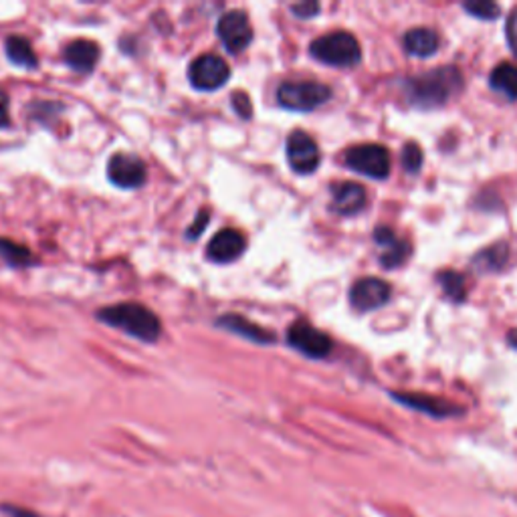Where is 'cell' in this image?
I'll list each match as a JSON object with an SVG mask.
<instances>
[{
    "label": "cell",
    "instance_id": "cell-10",
    "mask_svg": "<svg viewBox=\"0 0 517 517\" xmlns=\"http://www.w3.org/2000/svg\"><path fill=\"white\" fill-rule=\"evenodd\" d=\"M108 176L120 188H138L146 183L147 170L138 156L120 152L110 158Z\"/></svg>",
    "mask_w": 517,
    "mask_h": 517
},
{
    "label": "cell",
    "instance_id": "cell-4",
    "mask_svg": "<svg viewBox=\"0 0 517 517\" xmlns=\"http://www.w3.org/2000/svg\"><path fill=\"white\" fill-rule=\"evenodd\" d=\"M330 97L332 89L317 81H285L277 89V102L291 111H314Z\"/></svg>",
    "mask_w": 517,
    "mask_h": 517
},
{
    "label": "cell",
    "instance_id": "cell-19",
    "mask_svg": "<svg viewBox=\"0 0 517 517\" xmlns=\"http://www.w3.org/2000/svg\"><path fill=\"white\" fill-rule=\"evenodd\" d=\"M491 89H495L497 94L505 95L510 102L517 100V65L513 63H502L491 71L489 77Z\"/></svg>",
    "mask_w": 517,
    "mask_h": 517
},
{
    "label": "cell",
    "instance_id": "cell-13",
    "mask_svg": "<svg viewBox=\"0 0 517 517\" xmlns=\"http://www.w3.org/2000/svg\"><path fill=\"white\" fill-rule=\"evenodd\" d=\"M374 241L379 247L382 249L380 253V263L382 267L387 269H394L402 265V263L406 261L410 247L406 241H402L400 236H397V233L392 231L388 227H379L374 233Z\"/></svg>",
    "mask_w": 517,
    "mask_h": 517
},
{
    "label": "cell",
    "instance_id": "cell-17",
    "mask_svg": "<svg viewBox=\"0 0 517 517\" xmlns=\"http://www.w3.org/2000/svg\"><path fill=\"white\" fill-rule=\"evenodd\" d=\"M217 325L225 327V330L233 332V334H239L243 338H247L251 342H257V343H273L275 342V334H271L267 330H263L257 324L249 322V319H245L241 316H235V314H228L223 316L217 322Z\"/></svg>",
    "mask_w": 517,
    "mask_h": 517
},
{
    "label": "cell",
    "instance_id": "cell-28",
    "mask_svg": "<svg viewBox=\"0 0 517 517\" xmlns=\"http://www.w3.org/2000/svg\"><path fill=\"white\" fill-rule=\"evenodd\" d=\"M209 212L207 210H201L199 212V217H196V220H194V225H192V228L191 231H188V239H196V236H201V233L204 231V228H207V225H209Z\"/></svg>",
    "mask_w": 517,
    "mask_h": 517
},
{
    "label": "cell",
    "instance_id": "cell-1",
    "mask_svg": "<svg viewBox=\"0 0 517 517\" xmlns=\"http://www.w3.org/2000/svg\"><path fill=\"white\" fill-rule=\"evenodd\" d=\"M461 87V71L457 67H442L408 79L406 100L423 110L441 108V105H445Z\"/></svg>",
    "mask_w": 517,
    "mask_h": 517
},
{
    "label": "cell",
    "instance_id": "cell-15",
    "mask_svg": "<svg viewBox=\"0 0 517 517\" xmlns=\"http://www.w3.org/2000/svg\"><path fill=\"white\" fill-rule=\"evenodd\" d=\"M97 61H100V45L94 43V40L79 39L65 49V63L77 73H89Z\"/></svg>",
    "mask_w": 517,
    "mask_h": 517
},
{
    "label": "cell",
    "instance_id": "cell-25",
    "mask_svg": "<svg viewBox=\"0 0 517 517\" xmlns=\"http://www.w3.org/2000/svg\"><path fill=\"white\" fill-rule=\"evenodd\" d=\"M467 13H471L473 16H477V19H487V21H494L499 16V6L494 3H469L463 6Z\"/></svg>",
    "mask_w": 517,
    "mask_h": 517
},
{
    "label": "cell",
    "instance_id": "cell-23",
    "mask_svg": "<svg viewBox=\"0 0 517 517\" xmlns=\"http://www.w3.org/2000/svg\"><path fill=\"white\" fill-rule=\"evenodd\" d=\"M0 255L4 257L6 263H11V265H24V263L31 261L27 249L13 241H3V239H0Z\"/></svg>",
    "mask_w": 517,
    "mask_h": 517
},
{
    "label": "cell",
    "instance_id": "cell-8",
    "mask_svg": "<svg viewBox=\"0 0 517 517\" xmlns=\"http://www.w3.org/2000/svg\"><path fill=\"white\" fill-rule=\"evenodd\" d=\"M217 32L228 53H243L253 40V27L243 11H228L220 16Z\"/></svg>",
    "mask_w": 517,
    "mask_h": 517
},
{
    "label": "cell",
    "instance_id": "cell-26",
    "mask_svg": "<svg viewBox=\"0 0 517 517\" xmlns=\"http://www.w3.org/2000/svg\"><path fill=\"white\" fill-rule=\"evenodd\" d=\"M233 108L243 120H249L253 116V103L249 100V95L245 92L233 94Z\"/></svg>",
    "mask_w": 517,
    "mask_h": 517
},
{
    "label": "cell",
    "instance_id": "cell-3",
    "mask_svg": "<svg viewBox=\"0 0 517 517\" xmlns=\"http://www.w3.org/2000/svg\"><path fill=\"white\" fill-rule=\"evenodd\" d=\"M311 55L330 67H354L362 59L360 43L346 31H335L316 39L309 47Z\"/></svg>",
    "mask_w": 517,
    "mask_h": 517
},
{
    "label": "cell",
    "instance_id": "cell-14",
    "mask_svg": "<svg viewBox=\"0 0 517 517\" xmlns=\"http://www.w3.org/2000/svg\"><path fill=\"white\" fill-rule=\"evenodd\" d=\"M366 191L356 183H342L332 186V209L338 215L350 217L364 209Z\"/></svg>",
    "mask_w": 517,
    "mask_h": 517
},
{
    "label": "cell",
    "instance_id": "cell-7",
    "mask_svg": "<svg viewBox=\"0 0 517 517\" xmlns=\"http://www.w3.org/2000/svg\"><path fill=\"white\" fill-rule=\"evenodd\" d=\"M287 160L298 174H311L322 162V154L314 138L306 131L295 129L287 138Z\"/></svg>",
    "mask_w": 517,
    "mask_h": 517
},
{
    "label": "cell",
    "instance_id": "cell-29",
    "mask_svg": "<svg viewBox=\"0 0 517 517\" xmlns=\"http://www.w3.org/2000/svg\"><path fill=\"white\" fill-rule=\"evenodd\" d=\"M8 124H11V118H8V95L0 92V128Z\"/></svg>",
    "mask_w": 517,
    "mask_h": 517
},
{
    "label": "cell",
    "instance_id": "cell-9",
    "mask_svg": "<svg viewBox=\"0 0 517 517\" xmlns=\"http://www.w3.org/2000/svg\"><path fill=\"white\" fill-rule=\"evenodd\" d=\"M287 342L308 358H325L332 352L330 335L308 322H295L287 332Z\"/></svg>",
    "mask_w": 517,
    "mask_h": 517
},
{
    "label": "cell",
    "instance_id": "cell-30",
    "mask_svg": "<svg viewBox=\"0 0 517 517\" xmlns=\"http://www.w3.org/2000/svg\"><path fill=\"white\" fill-rule=\"evenodd\" d=\"M507 343L517 350V330H512L510 334H507Z\"/></svg>",
    "mask_w": 517,
    "mask_h": 517
},
{
    "label": "cell",
    "instance_id": "cell-11",
    "mask_svg": "<svg viewBox=\"0 0 517 517\" xmlns=\"http://www.w3.org/2000/svg\"><path fill=\"white\" fill-rule=\"evenodd\" d=\"M390 299V285L382 279L364 277L352 285L350 303L358 311H374Z\"/></svg>",
    "mask_w": 517,
    "mask_h": 517
},
{
    "label": "cell",
    "instance_id": "cell-2",
    "mask_svg": "<svg viewBox=\"0 0 517 517\" xmlns=\"http://www.w3.org/2000/svg\"><path fill=\"white\" fill-rule=\"evenodd\" d=\"M97 317L142 342H156L162 332L158 316L152 314L147 308L139 306V303H118V306L103 308Z\"/></svg>",
    "mask_w": 517,
    "mask_h": 517
},
{
    "label": "cell",
    "instance_id": "cell-12",
    "mask_svg": "<svg viewBox=\"0 0 517 517\" xmlns=\"http://www.w3.org/2000/svg\"><path fill=\"white\" fill-rule=\"evenodd\" d=\"M245 249H247V239H245V235L235 231V228H225V231H220L218 235L212 236L207 255L215 263H233L243 255Z\"/></svg>",
    "mask_w": 517,
    "mask_h": 517
},
{
    "label": "cell",
    "instance_id": "cell-5",
    "mask_svg": "<svg viewBox=\"0 0 517 517\" xmlns=\"http://www.w3.org/2000/svg\"><path fill=\"white\" fill-rule=\"evenodd\" d=\"M346 166L358 174L382 180L390 174V154L379 144L354 146L346 152Z\"/></svg>",
    "mask_w": 517,
    "mask_h": 517
},
{
    "label": "cell",
    "instance_id": "cell-21",
    "mask_svg": "<svg viewBox=\"0 0 517 517\" xmlns=\"http://www.w3.org/2000/svg\"><path fill=\"white\" fill-rule=\"evenodd\" d=\"M507 259H510V249H507L505 243H499L495 247L479 253L475 257V267L479 271H499L504 269Z\"/></svg>",
    "mask_w": 517,
    "mask_h": 517
},
{
    "label": "cell",
    "instance_id": "cell-18",
    "mask_svg": "<svg viewBox=\"0 0 517 517\" xmlns=\"http://www.w3.org/2000/svg\"><path fill=\"white\" fill-rule=\"evenodd\" d=\"M405 49L408 55L413 57H431L437 53L439 49V35L432 29L426 27H418V29H410L405 35Z\"/></svg>",
    "mask_w": 517,
    "mask_h": 517
},
{
    "label": "cell",
    "instance_id": "cell-16",
    "mask_svg": "<svg viewBox=\"0 0 517 517\" xmlns=\"http://www.w3.org/2000/svg\"><path fill=\"white\" fill-rule=\"evenodd\" d=\"M394 398L402 405H406L414 410H421V413H426L431 416H453L457 413H461L455 405H450L447 400H439V398H429V397H421V394H392Z\"/></svg>",
    "mask_w": 517,
    "mask_h": 517
},
{
    "label": "cell",
    "instance_id": "cell-20",
    "mask_svg": "<svg viewBox=\"0 0 517 517\" xmlns=\"http://www.w3.org/2000/svg\"><path fill=\"white\" fill-rule=\"evenodd\" d=\"M6 57L16 65V67L35 69L39 63L31 43L22 37H11L6 40Z\"/></svg>",
    "mask_w": 517,
    "mask_h": 517
},
{
    "label": "cell",
    "instance_id": "cell-6",
    "mask_svg": "<svg viewBox=\"0 0 517 517\" xmlns=\"http://www.w3.org/2000/svg\"><path fill=\"white\" fill-rule=\"evenodd\" d=\"M188 77H191L192 87L202 89V92H215L227 84L231 77V69L217 55H201L192 61Z\"/></svg>",
    "mask_w": 517,
    "mask_h": 517
},
{
    "label": "cell",
    "instance_id": "cell-22",
    "mask_svg": "<svg viewBox=\"0 0 517 517\" xmlns=\"http://www.w3.org/2000/svg\"><path fill=\"white\" fill-rule=\"evenodd\" d=\"M437 279L449 299H453L457 303L465 299V279L461 273H455V271H441Z\"/></svg>",
    "mask_w": 517,
    "mask_h": 517
},
{
    "label": "cell",
    "instance_id": "cell-24",
    "mask_svg": "<svg viewBox=\"0 0 517 517\" xmlns=\"http://www.w3.org/2000/svg\"><path fill=\"white\" fill-rule=\"evenodd\" d=\"M402 166L410 174H416L423 168V150L414 142L406 144L405 150H402Z\"/></svg>",
    "mask_w": 517,
    "mask_h": 517
},
{
    "label": "cell",
    "instance_id": "cell-27",
    "mask_svg": "<svg viewBox=\"0 0 517 517\" xmlns=\"http://www.w3.org/2000/svg\"><path fill=\"white\" fill-rule=\"evenodd\" d=\"M293 14H298L299 19H311L319 13V4L317 3H303V4H293L291 6Z\"/></svg>",
    "mask_w": 517,
    "mask_h": 517
}]
</instances>
